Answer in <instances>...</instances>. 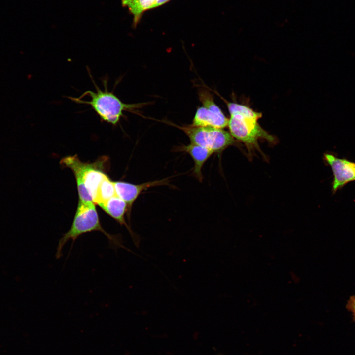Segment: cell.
<instances>
[{
	"label": "cell",
	"instance_id": "30bf717a",
	"mask_svg": "<svg viewBox=\"0 0 355 355\" xmlns=\"http://www.w3.org/2000/svg\"><path fill=\"white\" fill-rule=\"evenodd\" d=\"M178 150L184 151L190 155L194 162L193 175L200 182H202V167L214 152L208 148L191 143L188 145L179 147Z\"/></svg>",
	"mask_w": 355,
	"mask_h": 355
},
{
	"label": "cell",
	"instance_id": "3957f363",
	"mask_svg": "<svg viewBox=\"0 0 355 355\" xmlns=\"http://www.w3.org/2000/svg\"><path fill=\"white\" fill-rule=\"evenodd\" d=\"M89 75L96 91L88 90L78 98H68L76 103L90 106L102 121L116 125L124 116V111L135 112L142 106V104H126L122 102L112 92L108 91L106 79L103 81L104 90H101L90 73Z\"/></svg>",
	"mask_w": 355,
	"mask_h": 355
},
{
	"label": "cell",
	"instance_id": "9c48e42d",
	"mask_svg": "<svg viewBox=\"0 0 355 355\" xmlns=\"http://www.w3.org/2000/svg\"><path fill=\"white\" fill-rule=\"evenodd\" d=\"M108 215L114 219L120 225H124L129 231L135 245L138 247L140 238L133 232L131 227L127 225L125 215L127 213L126 203L117 195L113 196L100 207Z\"/></svg>",
	"mask_w": 355,
	"mask_h": 355
},
{
	"label": "cell",
	"instance_id": "5b68a950",
	"mask_svg": "<svg viewBox=\"0 0 355 355\" xmlns=\"http://www.w3.org/2000/svg\"><path fill=\"white\" fill-rule=\"evenodd\" d=\"M188 137L191 143L219 152L233 145L234 139L230 132L222 129L192 125L178 127Z\"/></svg>",
	"mask_w": 355,
	"mask_h": 355
},
{
	"label": "cell",
	"instance_id": "8992f818",
	"mask_svg": "<svg viewBox=\"0 0 355 355\" xmlns=\"http://www.w3.org/2000/svg\"><path fill=\"white\" fill-rule=\"evenodd\" d=\"M198 96L202 106L197 108L191 125L220 129L228 126V119L215 104L213 95L201 89L198 91Z\"/></svg>",
	"mask_w": 355,
	"mask_h": 355
},
{
	"label": "cell",
	"instance_id": "7c38bea8",
	"mask_svg": "<svg viewBox=\"0 0 355 355\" xmlns=\"http://www.w3.org/2000/svg\"><path fill=\"white\" fill-rule=\"evenodd\" d=\"M116 195L114 181L111 180L108 176L99 186L93 201L95 204L101 207Z\"/></svg>",
	"mask_w": 355,
	"mask_h": 355
},
{
	"label": "cell",
	"instance_id": "5bb4252c",
	"mask_svg": "<svg viewBox=\"0 0 355 355\" xmlns=\"http://www.w3.org/2000/svg\"><path fill=\"white\" fill-rule=\"evenodd\" d=\"M346 307L348 311L351 313L353 319L355 322V295L350 297L347 301Z\"/></svg>",
	"mask_w": 355,
	"mask_h": 355
},
{
	"label": "cell",
	"instance_id": "7a4b0ae2",
	"mask_svg": "<svg viewBox=\"0 0 355 355\" xmlns=\"http://www.w3.org/2000/svg\"><path fill=\"white\" fill-rule=\"evenodd\" d=\"M93 231H99L108 239L111 247L114 248H122L131 251L124 246L120 234H111L102 227L99 216L93 202L84 203L78 201L71 225L69 230L59 239L55 255L57 259L62 256V248L69 240L72 246L81 235Z\"/></svg>",
	"mask_w": 355,
	"mask_h": 355
},
{
	"label": "cell",
	"instance_id": "6da1fadb",
	"mask_svg": "<svg viewBox=\"0 0 355 355\" xmlns=\"http://www.w3.org/2000/svg\"><path fill=\"white\" fill-rule=\"evenodd\" d=\"M108 162L107 157L102 156L92 163L84 162L77 155L68 156L61 160L60 165L70 168L74 174L79 201L93 202L99 186L108 177L106 171Z\"/></svg>",
	"mask_w": 355,
	"mask_h": 355
},
{
	"label": "cell",
	"instance_id": "4fadbf2b",
	"mask_svg": "<svg viewBox=\"0 0 355 355\" xmlns=\"http://www.w3.org/2000/svg\"><path fill=\"white\" fill-rule=\"evenodd\" d=\"M226 103L229 113H239L245 115L256 117L260 118L262 117L261 112L254 111L250 107L245 105L234 102H230L222 98Z\"/></svg>",
	"mask_w": 355,
	"mask_h": 355
},
{
	"label": "cell",
	"instance_id": "277c9868",
	"mask_svg": "<svg viewBox=\"0 0 355 355\" xmlns=\"http://www.w3.org/2000/svg\"><path fill=\"white\" fill-rule=\"evenodd\" d=\"M259 118L239 113L230 114L228 126L234 138L244 142L248 147H257L258 140L266 139L273 142L275 138L259 125Z\"/></svg>",
	"mask_w": 355,
	"mask_h": 355
},
{
	"label": "cell",
	"instance_id": "52a82bcc",
	"mask_svg": "<svg viewBox=\"0 0 355 355\" xmlns=\"http://www.w3.org/2000/svg\"><path fill=\"white\" fill-rule=\"evenodd\" d=\"M324 159L331 167L333 174V193L347 183L355 180V163L346 159L338 158L333 154H325Z\"/></svg>",
	"mask_w": 355,
	"mask_h": 355
},
{
	"label": "cell",
	"instance_id": "ba28073f",
	"mask_svg": "<svg viewBox=\"0 0 355 355\" xmlns=\"http://www.w3.org/2000/svg\"><path fill=\"white\" fill-rule=\"evenodd\" d=\"M169 178L135 184L124 181H114L116 195L124 201L127 205V216L128 221L133 203L139 196L147 189L157 186L168 184Z\"/></svg>",
	"mask_w": 355,
	"mask_h": 355
},
{
	"label": "cell",
	"instance_id": "8fae6325",
	"mask_svg": "<svg viewBox=\"0 0 355 355\" xmlns=\"http://www.w3.org/2000/svg\"><path fill=\"white\" fill-rule=\"evenodd\" d=\"M170 0H122V5L128 8L133 16V25L135 28L147 10L161 6Z\"/></svg>",
	"mask_w": 355,
	"mask_h": 355
}]
</instances>
